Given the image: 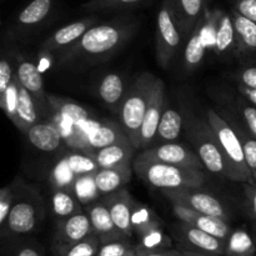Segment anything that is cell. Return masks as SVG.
Instances as JSON below:
<instances>
[{"mask_svg": "<svg viewBox=\"0 0 256 256\" xmlns=\"http://www.w3.org/2000/svg\"><path fill=\"white\" fill-rule=\"evenodd\" d=\"M175 19L184 39H189L208 9L206 0H170Z\"/></svg>", "mask_w": 256, "mask_h": 256, "instance_id": "e0dca14e", "label": "cell"}, {"mask_svg": "<svg viewBox=\"0 0 256 256\" xmlns=\"http://www.w3.org/2000/svg\"><path fill=\"white\" fill-rule=\"evenodd\" d=\"M255 182H256V175H255Z\"/></svg>", "mask_w": 256, "mask_h": 256, "instance_id": "816d5d0a", "label": "cell"}, {"mask_svg": "<svg viewBox=\"0 0 256 256\" xmlns=\"http://www.w3.org/2000/svg\"><path fill=\"white\" fill-rule=\"evenodd\" d=\"M162 194L170 200L172 204L182 205L185 208L194 210L204 215L216 216L228 220L225 208L219 200L212 195L199 192L198 189H180V190H164Z\"/></svg>", "mask_w": 256, "mask_h": 256, "instance_id": "52a82bcc", "label": "cell"}, {"mask_svg": "<svg viewBox=\"0 0 256 256\" xmlns=\"http://www.w3.org/2000/svg\"><path fill=\"white\" fill-rule=\"evenodd\" d=\"M236 35V50L239 52H256V22L246 19L235 10L230 12Z\"/></svg>", "mask_w": 256, "mask_h": 256, "instance_id": "d4e9b609", "label": "cell"}, {"mask_svg": "<svg viewBox=\"0 0 256 256\" xmlns=\"http://www.w3.org/2000/svg\"><path fill=\"white\" fill-rule=\"evenodd\" d=\"M135 148L132 142L115 144L104 148L92 154V159L96 162L99 169H110V168L124 166L132 164Z\"/></svg>", "mask_w": 256, "mask_h": 256, "instance_id": "7402d4cb", "label": "cell"}, {"mask_svg": "<svg viewBox=\"0 0 256 256\" xmlns=\"http://www.w3.org/2000/svg\"><path fill=\"white\" fill-rule=\"evenodd\" d=\"M180 238L188 252H202V254L220 256L226 252V242L215 238L198 228L182 222L179 226Z\"/></svg>", "mask_w": 256, "mask_h": 256, "instance_id": "9a60e30c", "label": "cell"}, {"mask_svg": "<svg viewBox=\"0 0 256 256\" xmlns=\"http://www.w3.org/2000/svg\"><path fill=\"white\" fill-rule=\"evenodd\" d=\"M69 166L70 172L76 178L85 176V175H92L99 170L96 162L90 155L84 152H70L64 158Z\"/></svg>", "mask_w": 256, "mask_h": 256, "instance_id": "1f68e13d", "label": "cell"}, {"mask_svg": "<svg viewBox=\"0 0 256 256\" xmlns=\"http://www.w3.org/2000/svg\"><path fill=\"white\" fill-rule=\"evenodd\" d=\"M232 10L256 22V0H232Z\"/></svg>", "mask_w": 256, "mask_h": 256, "instance_id": "b9f144b4", "label": "cell"}, {"mask_svg": "<svg viewBox=\"0 0 256 256\" xmlns=\"http://www.w3.org/2000/svg\"><path fill=\"white\" fill-rule=\"evenodd\" d=\"M16 79L19 80L20 84L32 94L34 98L36 105L40 108L49 106V98H46L44 92V82H42V72H40L39 68L29 60H22L18 62L16 72Z\"/></svg>", "mask_w": 256, "mask_h": 256, "instance_id": "d6986e66", "label": "cell"}, {"mask_svg": "<svg viewBox=\"0 0 256 256\" xmlns=\"http://www.w3.org/2000/svg\"><path fill=\"white\" fill-rule=\"evenodd\" d=\"M14 202L15 196L12 190L9 188L2 189V192H0V226H2V229L6 224V220L9 218Z\"/></svg>", "mask_w": 256, "mask_h": 256, "instance_id": "60d3db41", "label": "cell"}, {"mask_svg": "<svg viewBox=\"0 0 256 256\" xmlns=\"http://www.w3.org/2000/svg\"><path fill=\"white\" fill-rule=\"evenodd\" d=\"M132 165L110 168V169H99L94 174L95 184L100 195H106L116 192L124 189L125 185L132 179Z\"/></svg>", "mask_w": 256, "mask_h": 256, "instance_id": "44dd1931", "label": "cell"}, {"mask_svg": "<svg viewBox=\"0 0 256 256\" xmlns=\"http://www.w3.org/2000/svg\"><path fill=\"white\" fill-rule=\"evenodd\" d=\"M172 209H174L175 215H176L180 222L198 228V229L202 230V232H208L212 236L228 242L230 234H232V230H230L226 220L220 219V218L216 216H210V215L200 214V212H194V210L182 206V205L172 204Z\"/></svg>", "mask_w": 256, "mask_h": 256, "instance_id": "5bb4252c", "label": "cell"}, {"mask_svg": "<svg viewBox=\"0 0 256 256\" xmlns=\"http://www.w3.org/2000/svg\"><path fill=\"white\" fill-rule=\"evenodd\" d=\"M149 0H89L80 6V9L85 12H112V10L130 9V8L139 6Z\"/></svg>", "mask_w": 256, "mask_h": 256, "instance_id": "4dcf8cb0", "label": "cell"}, {"mask_svg": "<svg viewBox=\"0 0 256 256\" xmlns=\"http://www.w3.org/2000/svg\"><path fill=\"white\" fill-rule=\"evenodd\" d=\"M18 94H19L18 96V122L15 126L22 130V132H26L30 128L39 122L38 105L32 94L20 84L19 80H18Z\"/></svg>", "mask_w": 256, "mask_h": 256, "instance_id": "cb8c5ba5", "label": "cell"}, {"mask_svg": "<svg viewBox=\"0 0 256 256\" xmlns=\"http://www.w3.org/2000/svg\"><path fill=\"white\" fill-rule=\"evenodd\" d=\"M49 105L58 116L68 120L72 124H74L75 126H80L85 122L92 119L90 112L84 106L72 102V100H65L56 96H49Z\"/></svg>", "mask_w": 256, "mask_h": 256, "instance_id": "83f0119b", "label": "cell"}, {"mask_svg": "<svg viewBox=\"0 0 256 256\" xmlns=\"http://www.w3.org/2000/svg\"><path fill=\"white\" fill-rule=\"evenodd\" d=\"M138 256H182V252L180 250H172V249H160V250H152V252H142L136 249Z\"/></svg>", "mask_w": 256, "mask_h": 256, "instance_id": "bcb514c9", "label": "cell"}, {"mask_svg": "<svg viewBox=\"0 0 256 256\" xmlns=\"http://www.w3.org/2000/svg\"><path fill=\"white\" fill-rule=\"evenodd\" d=\"M132 169L138 176L152 186L164 190L200 189L204 185L205 174L202 170L175 166L164 162H150L138 156L132 162Z\"/></svg>", "mask_w": 256, "mask_h": 256, "instance_id": "7a4b0ae2", "label": "cell"}, {"mask_svg": "<svg viewBox=\"0 0 256 256\" xmlns=\"http://www.w3.org/2000/svg\"><path fill=\"white\" fill-rule=\"evenodd\" d=\"M164 102H165V85L162 80L159 78L156 79L152 89V99H150L149 108L145 114L144 122H142V130L139 136V149H149L150 144L156 139L158 129H159L160 120L164 114Z\"/></svg>", "mask_w": 256, "mask_h": 256, "instance_id": "30bf717a", "label": "cell"}, {"mask_svg": "<svg viewBox=\"0 0 256 256\" xmlns=\"http://www.w3.org/2000/svg\"><path fill=\"white\" fill-rule=\"evenodd\" d=\"M156 79L158 78L150 72L140 75L128 89L124 102L119 109L120 124L135 149H139L140 130L149 108Z\"/></svg>", "mask_w": 256, "mask_h": 256, "instance_id": "3957f363", "label": "cell"}, {"mask_svg": "<svg viewBox=\"0 0 256 256\" xmlns=\"http://www.w3.org/2000/svg\"><path fill=\"white\" fill-rule=\"evenodd\" d=\"M18 79L15 76L14 82L10 84L6 92L0 95V106L4 110L6 116L14 122V125L18 122Z\"/></svg>", "mask_w": 256, "mask_h": 256, "instance_id": "8d00e7d4", "label": "cell"}, {"mask_svg": "<svg viewBox=\"0 0 256 256\" xmlns=\"http://www.w3.org/2000/svg\"><path fill=\"white\" fill-rule=\"evenodd\" d=\"M182 40L170 0H164L156 16V59L162 68L174 59Z\"/></svg>", "mask_w": 256, "mask_h": 256, "instance_id": "5b68a950", "label": "cell"}, {"mask_svg": "<svg viewBox=\"0 0 256 256\" xmlns=\"http://www.w3.org/2000/svg\"><path fill=\"white\" fill-rule=\"evenodd\" d=\"M182 129V116L174 109L164 110L159 129H158L156 139L165 142H174L179 138Z\"/></svg>", "mask_w": 256, "mask_h": 256, "instance_id": "f546056e", "label": "cell"}, {"mask_svg": "<svg viewBox=\"0 0 256 256\" xmlns=\"http://www.w3.org/2000/svg\"><path fill=\"white\" fill-rule=\"evenodd\" d=\"M102 202L109 209L112 222L118 229L122 232L125 238H132L134 232L132 228V214H134L135 205L126 189H122L116 192L106 195L102 198Z\"/></svg>", "mask_w": 256, "mask_h": 256, "instance_id": "4fadbf2b", "label": "cell"}, {"mask_svg": "<svg viewBox=\"0 0 256 256\" xmlns=\"http://www.w3.org/2000/svg\"><path fill=\"white\" fill-rule=\"evenodd\" d=\"M29 142L40 152H52L60 148L64 139L59 128L54 122H38L26 132Z\"/></svg>", "mask_w": 256, "mask_h": 256, "instance_id": "ffe728a7", "label": "cell"}, {"mask_svg": "<svg viewBox=\"0 0 256 256\" xmlns=\"http://www.w3.org/2000/svg\"><path fill=\"white\" fill-rule=\"evenodd\" d=\"M206 116L208 124L210 125L212 132L216 136L218 142L228 162L230 180L254 185L255 180L245 160L244 148H242L240 135L212 109L208 110Z\"/></svg>", "mask_w": 256, "mask_h": 256, "instance_id": "277c9868", "label": "cell"}, {"mask_svg": "<svg viewBox=\"0 0 256 256\" xmlns=\"http://www.w3.org/2000/svg\"><path fill=\"white\" fill-rule=\"evenodd\" d=\"M74 194L85 206L98 202L100 192H98L96 184H95L94 174L78 178L74 184Z\"/></svg>", "mask_w": 256, "mask_h": 256, "instance_id": "e575fe53", "label": "cell"}, {"mask_svg": "<svg viewBox=\"0 0 256 256\" xmlns=\"http://www.w3.org/2000/svg\"><path fill=\"white\" fill-rule=\"evenodd\" d=\"M100 246V240L95 235H92L74 245L55 249L54 254L55 256H96Z\"/></svg>", "mask_w": 256, "mask_h": 256, "instance_id": "d6a6232c", "label": "cell"}, {"mask_svg": "<svg viewBox=\"0 0 256 256\" xmlns=\"http://www.w3.org/2000/svg\"><path fill=\"white\" fill-rule=\"evenodd\" d=\"M56 0H29L15 18V26L19 30H32L44 24L52 15Z\"/></svg>", "mask_w": 256, "mask_h": 256, "instance_id": "ac0fdd59", "label": "cell"}, {"mask_svg": "<svg viewBox=\"0 0 256 256\" xmlns=\"http://www.w3.org/2000/svg\"><path fill=\"white\" fill-rule=\"evenodd\" d=\"M135 246H132L128 239L118 240V242L102 244L96 256H125L129 252H132Z\"/></svg>", "mask_w": 256, "mask_h": 256, "instance_id": "ab89813d", "label": "cell"}, {"mask_svg": "<svg viewBox=\"0 0 256 256\" xmlns=\"http://www.w3.org/2000/svg\"><path fill=\"white\" fill-rule=\"evenodd\" d=\"M139 158L150 162H164V164L175 165V166L189 168V169L202 170V159L192 150L188 149L185 145L176 142H165L155 148L144 150Z\"/></svg>", "mask_w": 256, "mask_h": 256, "instance_id": "ba28073f", "label": "cell"}, {"mask_svg": "<svg viewBox=\"0 0 256 256\" xmlns=\"http://www.w3.org/2000/svg\"><path fill=\"white\" fill-rule=\"evenodd\" d=\"M14 79L15 74L12 72V65H10L9 60L4 58L0 62V95L6 92V89L14 82Z\"/></svg>", "mask_w": 256, "mask_h": 256, "instance_id": "7bdbcfd3", "label": "cell"}, {"mask_svg": "<svg viewBox=\"0 0 256 256\" xmlns=\"http://www.w3.org/2000/svg\"><path fill=\"white\" fill-rule=\"evenodd\" d=\"M125 256H138V254H136V246H135L134 249L132 250V252H128V254L125 255Z\"/></svg>", "mask_w": 256, "mask_h": 256, "instance_id": "f907efd6", "label": "cell"}, {"mask_svg": "<svg viewBox=\"0 0 256 256\" xmlns=\"http://www.w3.org/2000/svg\"><path fill=\"white\" fill-rule=\"evenodd\" d=\"M182 256H212V255L202 254V252H188V250H184Z\"/></svg>", "mask_w": 256, "mask_h": 256, "instance_id": "681fc988", "label": "cell"}, {"mask_svg": "<svg viewBox=\"0 0 256 256\" xmlns=\"http://www.w3.org/2000/svg\"><path fill=\"white\" fill-rule=\"evenodd\" d=\"M96 16H86L84 19L76 20L74 22L62 26L56 32H52L42 45V49L44 52L52 54V52H60L62 54L68 49L76 44L82 35L92 29L94 25H96Z\"/></svg>", "mask_w": 256, "mask_h": 256, "instance_id": "9c48e42d", "label": "cell"}, {"mask_svg": "<svg viewBox=\"0 0 256 256\" xmlns=\"http://www.w3.org/2000/svg\"><path fill=\"white\" fill-rule=\"evenodd\" d=\"M139 22L132 16H118L96 24L59 58L62 66H82L105 62L116 52L138 30Z\"/></svg>", "mask_w": 256, "mask_h": 256, "instance_id": "6da1fadb", "label": "cell"}, {"mask_svg": "<svg viewBox=\"0 0 256 256\" xmlns=\"http://www.w3.org/2000/svg\"><path fill=\"white\" fill-rule=\"evenodd\" d=\"M52 212L59 220L68 219L70 216L82 212V202L78 200L72 190L56 189L52 194Z\"/></svg>", "mask_w": 256, "mask_h": 256, "instance_id": "f1b7e54d", "label": "cell"}, {"mask_svg": "<svg viewBox=\"0 0 256 256\" xmlns=\"http://www.w3.org/2000/svg\"><path fill=\"white\" fill-rule=\"evenodd\" d=\"M256 252L255 245L252 244L249 235L242 232H236L232 234L229 242H226V252L229 256H252Z\"/></svg>", "mask_w": 256, "mask_h": 256, "instance_id": "d590c367", "label": "cell"}, {"mask_svg": "<svg viewBox=\"0 0 256 256\" xmlns=\"http://www.w3.org/2000/svg\"><path fill=\"white\" fill-rule=\"evenodd\" d=\"M239 80L242 85L256 90V66H248L240 72Z\"/></svg>", "mask_w": 256, "mask_h": 256, "instance_id": "f6af8a7d", "label": "cell"}, {"mask_svg": "<svg viewBox=\"0 0 256 256\" xmlns=\"http://www.w3.org/2000/svg\"><path fill=\"white\" fill-rule=\"evenodd\" d=\"M40 219L39 205L32 199L15 200L2 230L12 235H26L34 232Z\"/></svg>", "mask_w": 256, "mask_h": 256, "instance_id": "8fae6325", "label": "cell"}, {"mask_svg": "<svg viewBox=\"0 0 256 256\" xmlns=\"http://www.w3.org/2000/svg\"><path fill=\"white\" fill-rule=\"evenodd\" d=\"M236 50V35H235L234 22L230 12L220 10L218 20L216 36H215L214 52L216 54H229Z\"/></svg>", "mask_w": 256, "mask_h": 256, "instance_id": "484cf974", "label": "cell"}, {"mask_svg": "<svg viewBox=\"0 0 256 256\" xmlns=\"http://www.w3.org/2000/svg\"><path fill=\"white\" fill-rule=\"evenodd\" d=\"M192 140L198 155L202 159V165L210 172L224 175L230 179L228 162L210 125H206L205 122H196V125L192 128Z\"/></svg>", "mask_w": 256, "mask_h": 256, "instance_id": "8992f818", "label": "cell"}, {"mask_svg": "<svg viewBox=\"0 0 256 256\" xmlns=\"http://www.w3.org/2000/svg\"><path fill=\"white\" fill-rule=\"evenodd\" d=\"M239 92H242L245 98H246L248 102H252V104L256 108V90L250 89V88H246V86H244V85L240 84Z\"/></svg>", "mask_w": 256, "mask_h": 256, "instance_id": "c3c4849f", "label": "cell"}, {"mask_svg": "<svg viewBox=\"0 0 256 256\" xmlns=\"http://www.w3.org/2000/svg\"><path fill=\"white\" fill-rule=\"evenodd\" d=\"M132 228L135 232L145 239L159 230V222L156 219L152 218V212L146 208H135L132 214Z\"/></svg>", "mask_w": 256, "mask_h": 256, "instance_id": "836d02e7", "label": "cell"}, {"mask_svg": "<svg viewBox=\"0 0 256 256\" xmlns=\"http://www.w3.org/2000/svg\"><path fill=\"white\" fill-rule=\"evenodd\" d=\"M206 2H210V0H206Z\"/></svg>", "mask_w": 256, "mask_h": 256, "instance_id": "f5cc1de1", "label": "cell"}, {"mask_svg": "<svg viewBox=\"0 0 256 256\" xmlns=\"http://www.w3.org/2000/svg\"><path fill=\"white\" fill-rule=\"evenodd\" d=\"M128 89H125L124 80L119 74L110 72L102 78L99 85V95L102 102L112 109H120L125 99Z\"/></svg>", "mask_w": 256, "mask_h": 256, "instance_id": "4316f807", "label": "cell"}, {"mask_svg": "<svg viewBox=\"0 0 256 256\" xmlns=\"http://www.w3.org/2000/svg\"><path fill=\"white\" fill-rule=\"evenodd\" d=\"M92 235H94V232L86 212H82L68 219L59 220L54 235V250L74 245Z\"/></svg>", "mask_w": 256, "mask_h": 256, "instance_id": "7c38bea8", "label": "cell"}, {"mask_svg": "<svg viewBox=\"0 0 256 256\" xmlns=\"http://www.w3.org/2000/svg\"><path fill=\"white\" fill-rule=\"evenodd\" d=\"M76 179L78 178L70 172L65 159H62V162L54 168L52 182H54V185L56 186V189H66L74 192V184Z\"/></svg>", "mask_w": 256, "mask_h": 256, "instance_id": "74e56055", "label": "cell"}, {"mask_svg": "<svg viewBox=\"0 0 256 256\" xmlns=\"http://www.w3.org/2000/svg\"><path fill=\"white\" fill-rule=\"evenodd\" d=\"M85 212L92 222L94 235L100 240L102 244L128 239L114 224L109 209L102 202V200H98L85 206Z\"/></svg>", "mask_w": 256, "mask_h": 256, "instance_id": "2e32d148", "label": "cell"}, {"mask_svg": "<svg viewBox=\"0 0 256 256\" xmlns=\"http://www.w3.org/2000/svg\"><path fill=\"white\" fill-rule=\"evenodd\" d=\"M240 139H242V148H244V154L246 164L249 166L250 172H252V176L256 175V138L252 134L248 135L245 132L240 134Z\"/></svg>", "mask_w": 256, "mask_h": 256, "instance_id": "f35d334b", "label": "cell"}, {"mask_svg": "<svg viewBox=\"0 0 256 256\" xmlns=\"http://www.w3.org/2000/svg\"><path fill=\"white\" fill-rule=\"evenodd\" d=\"M245 194H246L248 202L250 204V210L254 214V216L256 218V186L255 185H249L245 189Z\"/></svg>", "mask_w": 256, "mask_h": 256, "instance_id": "7dc6e473", "label": "cell"}, {"mask_svg": "<svg viewBox=\"0 0 256 256\" xmlns=\"http://www.w3.org/2000/svg\"><path fill=\"white\" fill-rule=\"evenodd\" d=\"M12 256H45L42 248L34 242H20L12 248Z\"/></svg>", "mask_w": 256, "mask_h": 256, "instance_id": "ee69618b", "label": "cell"}, {"mask_svg": "<svg viewBox=\"0 0 256 256\" xmlns=\"http://www.w3.org/2000/svg\"><path fill=\"white\" fill-rule=\"evenodd\" d=\"M205 16V15H204ZM204 16L198 22L189 36L184 52V65L186 72H194L202 62L208 45L204 38Z\"/></svg>", "mask_w": 256, "mask_h": 256, "instance_id": "603a6c76", "label": "cell"}]
</instances>
